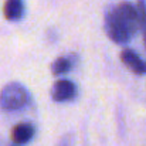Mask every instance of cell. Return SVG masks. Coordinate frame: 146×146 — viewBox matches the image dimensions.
Segmentation results:
<instances>
[{
	"mask_svg": "<svg viewBox=\"0 0 146 146\" xmlns=\"http://www.w3.org/2000/svg\"><path fill=\"white\" fill-rule=\"evenodd\" d=\"M139 30L138 7L131 1L112 4L105 13V31L108 37L119 46L128 44Z\"/></svg>",
	"mask_w": 146,
	"mask_h": 146,
	"instance_id": "6da1fadb",
	"label": "cell"
},
{
	"mask_svg": "<svg viewBox=\"0 0 146 146\" xmlns=\"http://www.w3.org/2000/svg\"><path fill=\"white\" fill-rule=\"evenodd\" d=\"M33 106L31 92L21 82L13 81L6 84L0 91V109L3 112H23Z\"/></svg>",
	"mask_w": 146,
	"mask_h": 146,
	"instance_id": "7a4b0ae2",
	"label": "cell"
},
{
	"mask_svg": "<svg viewBox=\"0 0 146 146\" xmlns=\"http://www.w3.org/2000/svg\"><path fill=\"white\" fill-rule=\"evenodd\" d=\"M78 95V87L74 81L68 78H60L54 82L51 88V98L54 102L58 104H65V102H72Z\"/></svg>",
	"mask_w": 146,
	"mask_h": 146,
	"instance_id": "3957f363",
	"label": "cell"
},
{
	"mask_svg": "<svg viewBox=\"0 0 146 146\" xmlns=\"http://www.w3.org/2000/svg\"><path fill=\"white\" fill-rule=\"evenodd\" d=\"M121 61L133 74H136V75H146V60L142 58L135 50L123 48L121 51Z\"/></svg>",
	"mask_w": 146,
	"mask_h": 146,
	"instance_id": "277c9868",
	"label": "cell"
},
{
	"mask_svg": "<svg viewBox=\"0 0 146 146\" xmlns=\"http://www.w3.org/2000/svg\"><path fill=\"white\" fill-rule=\"evenodd\" d=\"M36 126L31 122H20L17 123L13 129H11V141L14 145H26L29 142H31L36 136Z\"/></svg>",
	"mask_w": 146,
	"mask_h": 146,
	"instance_id": "5b68a950",
	"label": "cell"
},
{
	"mask_svg": "<svg viewBox=\"0 0 146 146\" xmlns=\"http://www.w3.org/2000/svg\"><path fill=\"white\" fill-rule=\"evenodd\" d=\"M78 64V55L74 52L70 54H64L60 55L52 64H51V72L52 75H65L68 72H71Z\"/></svg>",
	"mask_w": 146,
	"mask_h": 146,
	"instance_id": "8992f818",
	"label": "cell"
},
{
	"mask_svg": "<svg viewBox=\"0 0 146 146\" xmlns=\"http://www.w3.org/2000/svg\"><path fill=\"white\" fill-rule=\"evenodd\" d=\"M3 13L9 21H20L26 14V4L23 0H6Z\"/></svg>",
	"mask_w": 146,
	"mask_h": 146,
	"instance_id": "52a82bcc",
	"label": "cell"
},
{
	"mask_svg": "<svg viewBox=\"0 0 146 146\" xmlns=\"http://www.w3.org/2000/svg\"><path fill=\"white\" fill-rule=\"evenodd\" d=\"M136 7L139 13V27L143 34V43L146 46V0H136Z\"/></svg>",
	"mask_w": 146,
	"mask_h": 146,
	"instance_id": "ba28073f",
	"label": "cell"
},
{
	"mask_svg": "<svg viewBox=\"0 0 146 146\" xmlns=\"http://www.w3.org/2000/svg\"><path fill=\"white\" fill-rule=\"evenodd\" d=\"M74 136L71 135V133H67V135H64L61 139H60V142H58V145L57 146H74Z\"/></svg>",
	"mask_w": 146,
	"mask_h": 146,
	"instance_id": "9c48e42d",
	"label": "cell"
},
{
	"mask_svg": "<svg viewBox=\"0 0 146 146\" xmlns=\"http://www.w3.org/2000/svg\"><path fill=\"white\" fill-rule=\"evenodd\" d=\"M10 146H19V145H14V143H13V145H10Z\"/></svg>",
	"mask_w": 146,
	"mask_h": 146,
	"instance_id": "30bf717a",
	"label": "cell"
}]
</instances>
